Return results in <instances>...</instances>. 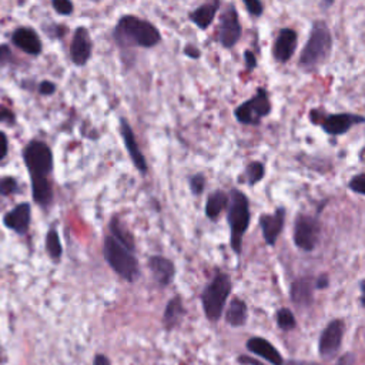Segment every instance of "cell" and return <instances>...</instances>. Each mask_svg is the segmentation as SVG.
Instances as JSON below:
<instances>
[{
  "instance_id": "14",
  "label": "cell",
  "mask_w": 365,
  "mask_h": 365,
  "mask_svg": "<svg viewBox=\"0 0 365 365\" xmlns=\"http://www.w3.org/2000/svg\"><path fill=\"white\" fill-rule=\"evenodd\" d=\"M297 44H298L297 31L289 27L281 29L277 38L274 40V44H272L274 60L278 63H282V64L288 63L297 50Z\"/></svg>"
},
{
  "instance_id": "27",
  "label": "cell",
  "mask_w": 365,
  "mask_h": 365,
  "mask_svg": "<svg viewBox=\"0 0 365 365\" xmlns=\"http://www.w3.org/2000/svg\"><path fill=\"white\" fill-rule=\"evenodd\" d=\"M265 177V164L261 161H251L245 165V170L241 175V178H238V181H244L248 185H255L258 184L262 178Z\"/></svg>"
},
{
  "instance_id": "5",
  "label": "cell",
  "mask_w": 365,
  "mask_h": 365,
  "mask_svg": "<svg viewBox=\"0 0 365 365\" xmlns=\"http://www.w3.org/2000/svg\"><path fill=\"white\" fill-rule=\"evenodd\" d=\"M231 292V278L225 272H217L212 281L201 292V304L205 317L210 321H218L227 298Z\"/></svg>"
},
{
  "instance_id": "15",
  "label": "cell",
  "mask_w": 365,
  "mask_h": 365,
  "mask_svg": "<svg viewBox=\"0 0 365 365\" xmlns=\"http://www.w3.org/2000/svg\"><path fill=\"white\" fill-rule=\"evenodd\" d=\"M285 208L278 207L274 212L271 214H261L259 215V227L262 231V237L267 242V245H275L279 234L282 232L284 222H285Z\"/></svg>"
},
{
  "instance_id": "31",
  "label": "cell",
  "mask_w": 365,
  "mask_h": 365,
  "mask_svg": "<svg viewBox=\"0 0 365 365\" xmlns=\"http://www.w3.org/2000/svg\"><path fill=\"white\" fill-rule=\"evenodd\" d=\"M348 188L358 195H364L365 194V174L364 173L355 174L348 182Z\"/></svg>"
},
{
  "instance_id": "44",
  "label": "cell",
  "mask_w": 365,
  "mask_h": 365,
  "mask_svg": "<svg viewBox=\"0 0 365 365\" xmlns=\"http://www.w3.org/2000/svg\"><path fill=\"white\" fill-rule=\"evenodd\" d=\"M238 362H241V364H247V365H261L258 361H255V359H252V358H250V356H240L238 358Z\"/></svg>"
},
{
  "instance_id": "43",
  "label": "cell",
  "mask_w": 365,
  "mask_h": 365,
  "mask_svg": "<svg viewBox=\"0 0 365 365\" xmlns=\"http://www.w3.org/2000/svg\"><path fill=\"white\" fill-rule=\"evenodd\" d=\"M281 365H319V364L308 362V361H299V359H289V361H282Z\"/></svg>"
},
{
  "instance_id": "18",
  "label": "cell",
  "mask_w": 365,
  "mask_h": 365,
  "mask_svg": "<svg viewBox=\"0 0 365 365\" xmlns=\"http://www.w3.org/2000/svg\"><path fill=\"white\" fill-rule=\"evenodd\" d=\"M245 346L250 352L261 356L262 359L268 361L271 365H281L282 361H284L279 351L265 338L252 336L247 341Z\"/></svg>"
},
{
  "instance_id": "6",
  "label": "cell",
  "mask_w": 365,
  "mask_h": 365,
  "mask_svg": "<svg viewBox=\"0 0 365 365\" xmlns=\"http://www.w3.org/2000/svg\"><path fill=\"white\" fill-rule=\"evenodd\" d=\"M271 111L272 106L268 91L264 87H258L252 97L242 101L234 108V117L240 124L258 125L261 124L262 118L271 114Z\"/></svg>"
},
{
  "instance_id": "46",
  "label": "cell",
  "mask_w": 365,
  "mask_h": 365,
  "mask_svg": "<svg viewBox=\"0 0 365 365\" xmlns=\"http://www.w3.org/2000/svg\"><path fill=\"white\" fill-rule=\"evenodd\" d=\"M90 1H93V3H101L103 0H90Z\"/></svg>"
},
{
  "instance_id": "40",
  "label": "cell",
  "mask_w": 365,
  "mask_h": 365,
  "mask_svg": "<svg viewBox=\"0 0 365 365\" xmlns=\"http://www.w3.org/2000/svg\"><path fill=\"white\" fill-rule=\"evenodd\" d=\"M10 58V50L7 46H0V66H4Z\"/></svg>"
},
{
  "instance_id": "4",
  "label": "cell",
  "mask_w": 365,
  "mask_h": 365,
  "mask_svg": "<svg viewBox=\"0 0 365 365\" xmlns=\"http://www.w3.org/2000/svg\"><path fill=\"white\" fill-rule=\"evenodd\" d=\"M103 255L110 268L123 279L134 282L140 277L138 261L133 251L120 244L114 237L107 235L103 242Z\"/></svg>"
},
{
  "instance_id": "2",
  "label": "cell",
  "mask_w": 365,
  "mask_h": 365,
  "mask_svg": "<svg viewBox=\"0 0 365 365\" xmlns=\"http://www.w3.org/2000/svg\"><path fill=\"white\" fill-rule=\"evenodd\" d=\"M332 50V34L324 20H315L305 46L301 50L298 64L304 71H315L329 57Z\"/></svg>"
},
{
  "instance_id": "39",
  "label": "cell",
  "mask_w": 365,
  "mask_h": 365,
  "mask_svg": "<svg viewBox=\"0 0 365 365\" xmlns=\"http://www.w3.org/2000/svg\"><path fill=\"white\" fill-rule=\"evenodd\" d=\"M314 284H315V288L324 289V288H327V287L329 285V278H328L327 275H319V277L314 281Z\"/></svg>"
},
{
  "instance_id": "28",
  "label": "cell",
  "mask_w": 365,
  "mask_h": 365,
  "mask_svg": "<svg viewBox=\"0 0 365 365\" xmlns=\"http://www.w3.org/2000/svg\"><path fill=\"white\" fill-rule=\"evenodd\" d=\"M46 250H47L50 258H53L54 261H58L61 254H63V247H61V242H60V237H58V232L54 228L48 230V232L46 235Z\"/></svg>"
},
{
  "instance_id": "25",
  "label": "cell",
  "mask_w": 365,
  "mask_h": 365,
  "mask_svg": "<svg viewBox=\"0 0 365 365\" xmlns=\"http://www.w3.org/2000/svg\"><path fill=\"white\" fill-rule=\"evenodd\" d=\"M108 228H110L111 237H114L120 244H123L130 251L135 250V244H134V238H133L131 232L127 230V227L120 221V218L117 215H114L110 220Z\"/></svg>"
},
{
  "instance_id": "26",
  "label": "cell",
  "mask_w": 365,
  "mask_h": 365,
  "mask_svg": "<svg viewBox=\"0 0 365 365\" xmlns=\"http://www.w3.org/2000/svg\"><path fill=\"white\" fill-rule=\"evenodd\" d=\"M33 198L37 204L47 207L53 200V190L47 178L44 180H31Z\"/></svg>"
},
{
  "instance_id": "8",
  "label": "cell",
  "mask_w": 365,
  "mask_h": 365,
  "mask_svg": "<svg viewBox=\"0 0 365 365\" xmlns=\"http://www.w3.org/2000/svg\"><path fill=\"white\" fill-rule=\"evenodd\" d=\"M24 161L31 180H44L53 170L50 147L41 141H31L24 150Z\"/></svg>"
},
{
  "instance_id": "10",
  "label": "cell",
  "mask_w": 365,
  "mask_h": 365,
  "mask_svg": "<svg viewBox=\"0 0 365 365\" xmlns=\"http://www.w3.org/2000/svg\"><path fill=\"white\" fill-rule=\"evenodd\" d=\"M242 34L241 21L237 9L231 4L221 16L218 26V41L224 48H232Z\"/></svg>"
},
{
  "instance_id": "42",
  "label": "cell",
  "mask_w": 365,
  "mask_h": 365,
  "mask_svg": "<svg viewBox=\"0 0 365 365\" xmlns=\"http://www.w3.org/2000/svg\"><path fill=\"white\" fill-rule=\"evenodd\" d=\"M93 365H111V362H110V359H108L106 355L97 354V355L94 356Z\"/></svg>"
},
{
  "instance_id": "41",
  "label": "cell",
  "mask_w": 365,
  "mask_h": 365,
  "mask_svg": "<svg viewBox=\"0 0 365 365\" xmlns=\"http://www.w3.org/2000/svg\"><path fill=\"white\" fill-rule=\"evenodd\" d=\"M6 153H7V138H6V135L0 131V160L4 158Z\"/></svg>"
},
{
  "instance_id": "32",
  "label": "cell",
  "mask_w": 365,
  "mask_h": 365,
  "mask_svg": "<svg viewBox=\"0 0 365 365\" xmlns=\"http://www.w3.org/2000/svg\"><path fill=\"white\" fill-rule=\"evenodd\" d=\"M54 10L61 16H70L73 13V1L71 0H51Z\"/></svg>"
},
{
  "instance_id": "23",
  "label": "cell",
  "mask_w": 365,
  "mask_h": 365,
  "mask_svg": "<svg viewBox=\"0 0 365 365\" xmlns=\"http://www.w3.org/2000/svg\"><path fill=\"white\" fill-rule=\"evenodd\" d=\"M247 317H248L247 304L240 298L231 299V302L228 305V309L225 312L227 324L234 327V328L242 327L247 322Z\"/></svg>"
},
{
  "instance_id": "36",
  "label": "cell",
  "mask_w": 365,
  "mask_h": 365,
  "mask_svg": "<svg viewBox=\"0 0 365 365\" xmlns=\"http://www.w3.org/2000/svg\"><path fill=\"white\" fill-rule=\"evenodd\" d=\"M38 91L43 96H51L56 91V84L51 81H41L38 86Z\"/></svg>"
},
{
  "instance_id": "17",
  "label": "cell",
  "mask_w": 365,
  "mask_h": 365,
  "mask_svg": "<svg viewBox=\"0 0 365 365\" xmlns=\"http://www.w3.org/2000/svg\"><path fill=\"white\" fill-rule=\"evenodd\" d=\"M148 267L158 285L167 287L174 279L175 267L171 259L161 255H153L148 258Z\"/></svg>"
},
{
  "instance_id": "19",
  "label": "cell",
  "mask_w": 365,
  "mask_h": 365,
  "mask_svg": "<svg viewBox=\"0 0 365 365\" xmlns=\"http://www.w3.org/2000/svg\"><path fill=\"white\" fill-rule=\"evenodd\" d=\"M314 288L315 284L311 277L297 278L291 285V301L299 308L309 307L312 304Z\"/></svg>"
},
{
  "instance_id": "9",
  "label": "cell",
  "mask_w": 365,
  "mask_h": 365,
  "mask_svg": "<svg viewBox=\"0 0 365 365\" xmlns=\"http://www.w3.org/2000/svg\"><path fill=\"white\" fill-rule=\"evenodd\" d=\"M321 224L319 220L309 214H298L294 221L292 240L294 244L302 251H312L319 241Z\"/></svg>"
},
{
  "instance_id": "37",
  "label": "cell",
  "mask_w": 365,
  "mask_h": 365,
  "mask_svg": "<svg viewBox=\"0 0 365 365\" xmlns=\"http://www.w3.org/2000/svg\"><path fill=\"white\" fill-rule=\"evenodd\" d=\"M182 53L190 57V58H198L201 56V51L198 47L195 46H191V44H187L184 48H182Z\"/></svg>"
},
{
  "instance_id": "45",
  "label": "cell",
  "mask_w": 365,
  "mask_h": 365,
  "mask_svg": "<svg viewBox=\"0 0 365 365\" xmlns=\"http://www.w3.org/2000/svg\"><path fill=\"white\" fill-rule=\"evenodd\" d=\"M334 1H335V0H319V4H321V7H322L324 10H327V9H329V7L334 4Z\"/></svg>"
},
{
  "instance_id": "11",
  "label": "cell",
  "mask_w": 365,
  "mask_h": 365,
  "mask_svg": "<svg viewBox=\"0 0 365 365\" xmlns=\"http://www.w3.org/2000/svg\"><path fill=\"white\" fill-rule=\"evenodd\" d=\"M345 324L342 319L331 321L322 331L318 342V352L324 359L335 356L341 348Z\"/></svg>"
},
{
  "instance_id": "13",
  "label": "cell",
  "mask_w": 365,
  "mask_h": 365,
  "mask_svg": "<svg viewBox=\"0 0 365 365\" xmlns=\"http://www.w3.org/2000/svg\"><path fill=\"white\" fill-rule=\"evenodd\" d=\"M93 41L88 30L84 26H78L73 34L70 44V58L76 66H86L91 57Z\"/></svg>"
},
{
  "instance_id": "3",
  "label": "cell",
  "mask_w": 365,
  "mask_h": 365,
  "mask_svg": "<svg viewBox=\"0 0 365 365\" xmlns=\"http://www.w3.org/2000/svg\"><path fill=\"white\" fill-rule=\"evenodd\" d=\"M251 220L250 201L248 197L237 188H232L228 194V205H227V221L230 225V242L231 248L235 254H241L242 251V238L248 230Z\"/></svg>"
},
{
  "instance_id": "30",
  "label": "cell",
  "mask_w": 365,
  "mask_h": 365,
  "mask_svg": "<svg viewBox=\"0 0 365 365\" xmlns=\"http://www.w3.org/2000/svg\"><path fill=\"white\" fill-rule=\"evenodd\" d=\"M205 182H207V178H205V175L202 173H197V174L191 175L188 178V187H190L191 194L201 195L204 188H205Z\"/></svg>"
},
{
  "instance_id": "7",
  "label": "cell",
  "mask_w": 365,
  "mask_h": 365,
  "mask_svg": "<svg viewBox=\"0 0 365 365\" xmlns=\"http://www.w3.org/2000/svg\"><path fill=\"white\" fill-rule=\"evenodd\" d=\"M309 118L314 124L321 125L324 133L334 137L346 134L352 127L365 123V117L362 114H356V113L327 114L321 110H312L309 113Z\"/></svg>"
},
{
  "instance_id": "16",
  "label": "cell",
  "mask_w": 365,
  "mask_h": 365,
  "mask_svg": "<svg viewBox=\"0 0 365 365\" xmlns=\"http://www.w3.org/2000/svg\"><path fill=\"white\" fill-rule=\"evenodd\" d=\"M220 6L221 0H207L188 13V20L200 30H207L212 24Z\"/></svg>"
},
{
  "instance_id": "24",
  "label": "cell",
  "mask_w": 365,
  "mask_h": 365,
  "mask_svg": "<svg viewBox=\"0 0 365 365\" xmlns=\"http://www.w3.org/2000/svg\"><path fill=\"white\" fill-rule=\"evenodd\" d=\"M182 315H184V307H182L181 298L180 297H174L173 299L168 301V304L165 307L164 317H163L164 327L168 331H171L173 328H175L181 322Z\"/></svg>"
},
{
  "instance_id": "35",
  "label": "cell",
  "mask_w": 365,
  "mask_h": 365,
  "mask_svg": "<svg viewBox=\"0 0 365 365\" xmlns=\"http://www.w3.org/2000/svg\"><path fill=\"white\" fill-rule=\"evenodd\" d=\"M16 188H17V184L13 178H6L0 181V194H10L16 191Z\"/></svg>"
},
{
  "instance_id": "12",
  "label": "cell",
  "mask_w": 365,
  "mask_h": 365,
  "mask_svg": "<svg viewBox=\"0 0 365 365\" xmlns=\"http://www.w3.org/2000/svg\"><path fill=\"white\" fill-rule=\"evenodd\" d=\"M118 130H120V135H121L124 148L128 153L130 160L133 161V165L135 167L137 171H140L141 174H145L147 170H148L147 160H145L144 154L140 150V145L137 143V138H135V134H134L131 125L128 124V121L124 117H120Z\"/></svg>"
},
{
  "instance_id": "33",
  "label": "cell",
  "mask_w": 365,
  "mask_h": 365,
  "mask_svg": "<svg viewBox=\"0 0 365 365\" xmlns=\"http://www.w3.org/2000/svg\"><path fill=\"white\" fill-rule=\"evenodd\" d=\"M248 14L252 17H259L264 13V4L261 0H242Z\"/></svg>"
},
{
  "instance_id": "21",
  "label": "cell",
  "mask_w": 365,
  "mask_h": 365,
  "mask_svg": "<svg viewBox=\"0 0 365 365\" xmlns=\"http://www.w3.org/2000/svg\"><path fill=\"white\" fill-rule=\"evenodd\" d=\"M13 43L29 54H38L41 51V43L38 36L27 27L17 29L13 33Z\"/></svg>"
},
{
  "instance_id": "20",
  "label": "cell",
  "mask_w": 365,
  "mask_h": 365,
  "mask_svg": "<svg viewBox=\"0 0 365 365\" xmlns=\"http://www.w3.org/2000/svg\"><path fill=\"white\" fill-rule=\"evenodd\" d=\"M29 224H30V205L27 202L19 204L4 217V225L19 234L27 232Z\"/></svg>"
},
{
  "instance_id": "38",
  "label": "cell",
  "mask_w": 365,
  "mask_h": 365,
  "mask_svg": "<svg viewBox=\"0 0 365 365\" xmlns=\"http://www.w3.org/2000/svg\"><path fill=\"white\" fill-rule=\"evenodd\" d=\"M354 362H355V355L352 352H348L344 356H341L335 365H354Z\"/></svg>"
},
{
  "instance_id": "1",
  "label": "cell",
  "mask_w": 365,
  "mask_h": 365,
  "mask_svg": "<svg viewBox=\"0 0 365 365\" xmlns=\"http://www.w3.org/2000/svg\"><path fill=\"white\" fill-rule=\"evenodd\" d=\"M113 40L120 48H151L160 44L161 33L148 20L134 14H124L113 29Z\"/></svg>"
},
{
  "instance_id": "22",
  "label": "cell",
  "mask_w": 365,
  "mask_h": 365,
  "mask_svg": "<svg viewBox=\"0 0 365 365\" xmlns=\"http://www.w3.org/2000/svg\"><path fill=\"white\" fill-rule=\"evenodd\" d=\"M227 205H228V194L224 190H214L207 197V202L204 208L205 215L211 221H215L220 217V214L227 208Z\"/></svg>"
},
{
  "instance_id": "29",
  "label": "cell",
  "mask_w": 365,
  "mask_h": 365,
  "mask_svg": "<svg viewBox=\"0 0 365 365\" xmlns=\"http://www.w3.org/2000/svg\"><path fill=\"white\" fill-rule=\"evenodd\" d=\"M277 325H278L282 331L294 329L295 325H297L294 314H292L288 308H281V309H278V311H277Z\"/></svg>"
},
{
  "instance_id": "34",
  "label": "cell",
  "mask_w": 365,
  "mask_h": 365,
  "mask_svg": "<svg viewBox=\"0 0 365 365\" xmlns=\"http://www.w3.org/2000/svg\"><path fill=\"white\" fill-rule=\"evenodd\" d=\"M244 61H245V67L248 71H254L257 68V57L252 50L244 51Z\"/></svg>"
}]
</instances>
